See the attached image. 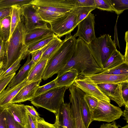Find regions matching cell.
<instances>
[{
  "mask_svg": "<svg viewBox=\"0 0 128 128\" xmlns=\"http://www.w3.org/2000/svg\"><path fill=\"white\" fill-rule=\"evenodd\" d=\"M73 68L77 70L78 76L98 74L102 70L92 56L88 44L79 38L76 39L71 58L66 66L58 72L57 76Z\"/></svg>",
  "mask_w": 128,
  "mask_h": 128,
  "instance_id": "cell-1",
  "label": "cell"
},
{
  "mask_svg": "<svg viewBox=\"0 0 128 128\" xmlns=\"http://www.w3.org/2000/svg\"><path fill=\"white\" fill-rule=\"evenodd\" d=\"M66 36L60 46L48 60L42 78L44 80L57 74L66 66L72 55L76 39L71 34Z\"/></svg>",
  "mask_w": 128,
  "mask_h": 128,
  "instance_id": "cell-2",
  "label": "cell"
},
{
  "mask_svg": "<svg viewBox=\"0 0 128 128\" xmlns=\"http://www.w3.org/2000/svg\"><path fill=\"white\" fill-rule=\"evenodd\" d=\"M26 33L24 24L21 20L9 40L6 42V62L0 74L8 69L20 57H22L24 59L29 54L25 42Z\"/></svg>",
  "mask_w": 128,
  "mask_h": 128,
  "instance_id": "cell-3",
  "label": "cell"
},
{
  "mask_svg": "<svg viewBox=\"0 0 128 128\" xmlns=\"http://www.w3.org/2000/svg\"><path fill=\"white\" fill-rule=\"evenodd\" d=\"M88 44L92 56L102 69L108 59L117 49L115 42L108 34L96 37Z\"/></svg>",
  "mask_w": 128,
  "mask_h": 128,
  "instance_id": "cell-4",
  "label": "cell"
},
{
  "mask_svg": "<svg viewBox=\"0 0 128 128\" xmlns=\"http://www.w3.org/2000/svg\"><path fill=\"white\" fill-rule=\"evenodd\" d=\"M68 86L58 87L38 96L30 101L36 107L46 109L56 115L61 104L64 102V97Z\"/></svg>",
  "mask_w": 128,
  "mask_h": 128,
  "instance_id": "cell-5",
  "label": "cell"
},
{
  "mask_svg": "<svg viewBox=\"0 0 128 128\" xmlns=\"http://www.w3.org/2000/svg\"><path fill=\"white\" fill-rule=\"evenodd\" d=\"M50 24L51 30L60 38L64 35L71 34L78 24L75 8L65 13Z\"/></svg>",
  "mask_w": 128,
  "mask_h": 128,
  "instance_id": "cell-6",
  "label": "cell"
},
{
  "mask_svg": "<svg viewBox=\"0 0 128 128\" xmlns=\"http://www.w3.org/2000/svg\"><path fill=\"white\" fill-rule=\"evenodd\" d=\"M91 112L92 122L97 121L108 122L119 119L123 112L119 107L99 100L96 107Z\"/></svg>",
  "mask_w": 128,
  "mask_h": 128,
  "instance_id": "cell-7",
  "label": "cell"
},
{
  "mask_svg": "<svg viewBox=\"0 0 128 128\" xmlns=\"http://www.w3.org/2000/svg\"><path fill=\"white\" fill-rule=\"evenodd\" d=\"M21 16L27 33L36 28L48 26L47 23L37 14L36 7L30 4L21 8Z\"/></svg>",
  "mask_w": 128,
  "mask_h": 128,
  "instance_id": "cell-8",
  "label": "cell"
},
{
  "mask_svg": "<svg viewBox=\"0 0 128 128\" xmlns=\"http://www.w3.org/2000/svg\"><path fill=\"white\" fill-rule=\"evenodd\" d=\"M86 94L98 100L110 103V100L100 90L97 84L86 76H78L73 84Z\"/></svg>",
  "mask_w": 128,
  "mask_h": 128,
  "instance_id": "cell-9",
  "label": "cell"
},
{
  "mask_svg": "<svg viewBox=\"0 0 128 128\" xmlns=\"http://www.w3.org/2000/svg\"><path fill=\"white\" fill-rule=\"evenodd\" d=\"M37 8L64 14L74 8L70 0H32Z\"/></svg>",
  "mask_w": 128,
  "mask_h": 128,
  "instance_id": "cell-10",
  "label": "cell"
},
{
  "mask_svg": "<svg viewBox=\"0 0 128 128\" xmlns=\"http://www.w3.org/2000/svg\"><path fill=\"white\" fill-rule=\"evenodd\" d=\"M94 24V15L90 13L78 24L77 30L74 36L75 38L78 37L88 44L96 37Z\"/></svg>",
  "mask_w": 128,
  "mask_h": 128,
  "instance_id": "cell-11",
  "label": "cell"
},
{
  "mask_svg": "<svg viewBox=\"0 0 128 128\" xmlns=\"http://www.w3.org/2000/svg\"><path fill=\"white\" fill-rule=\"evenodd\" d=\"M55 116V122L58 128H76L70 103H62Z\"/></svg>",
  "mask_w": 128,
  "mask_h": 128,
  "instance_id": "cell-12",
  "label": "cell"
},
{
  "mask_svg": "<svg viewBox=\"0 0 128 128\" xmlns=\"http://www.w3.org/2000/svg\"><path fill=\"white\" fill-rule=\"evenodd\" d=\"M84 95L83 93L79 91L70 93L69 98L71 110L74 119L76 128H86L82 119L80 109V101Z\"/></svg>",
  "mask_w": 128,
  "mask_h": 128,
  "instance_id": "cell-13",
  "label": "cell"
},
{
  "mask_svg": "<svg viewBox=\"0 0 128 128\" xmlns=\"http://www.w3.org/2000/svg\"><path fill=\"white\" fill-rule=\"evenodd\" d=\"M103 93L110 100L114 101L120 107L124 106L120 83L97 84Z\"/></svg>",
  "mask_w": 128,
  "mask_h": 128,
  "instance_id": "cell-14",
  "label": "cell"
},
{
  "mask_svg": "<svg viewBox=\"0 0 128 128\" xmlns=\"http://www.w3.org/2000/svg\"><path fill=\"white\" fill-rule=\"evenodd\" d=\"M42 80L30 83L24 87L10 101L12 103H19L30 100L35 96L36 92Z\"/></svg>",
  "mask_w": 128,
  "mask_h": 128,
  "instance_id": "cell-15",
  "label": "cell"
},
{
  "mask_svg": "<svg viewBox=\"0 0 128 128\" xmlns=\"http://www.w3.org/2000/svg\"><path fill=\"white\" fill-rule=\"evenodd\" d=\"M84 76L88 78L96 84L119 83L128 81V74L115 75L101 73Z\"/></svg>",
  "mask_w": 128,
  "mask_h": 128,
  "instance_id": "cell-16",
  "label": "cell"
},
{
  "mask_svg": "<svg viewBox=\"0 0 128 128\" xmlns=\"http://www.w3.org/2000/svg\"><path fill=\"white\" fill-rule=\"evenodd\" d=\"M54 34L48 26L36 28L27 32L25 42L28 46L31 44Z\"/></svg>",
  "mask_w": 128,
  "mask_h": 128,
  "instance_id": "cell-17",
  "label": "cell"
},
{
  "mask_svg": "<svg viewBox=\"0 0 128 128\" xmlns=\"http://www.w3.org/2000/svg\"><path fill=\"white\" fill-rule=\"evenodd\" d=\"M29 83L27 78L20 84L10 88L8 87L4 90L0 94V106L4 107L10 103L21 89Z\"/></svg>",
  "mask_w": 128,
  "mask_h": 128,
  "instance_id": "cell-18",
  "label": "cell"
},
{
  "mask_svg": "<svg viewBox=\"0 0 128 128\" xmlns=\"http://www.w3.org/2000/svg\"><path fill=\"white\" fill-rule=\"evenodd\" d=\"M30 54L28 55L26 62L18 73L12 79L8 87L10 88L18 84L27 78L31 70L36 63L30 59Z\"/></svg>",
  "mask_w": 128,
  "mask_h": 128,
  "instance_id": "cell-19",
  "label": "cell"
},
{
  "mask_svg": "<svg viewBox=\"0 0 128 128\" xmlns=\"http://www.w3.org/2000/svg\"><path fill=\"white\" fill-rule=\"evenodd\" d=\"M4 107L10 113L16 121L24 126L26 110L24 104L10 102Z\"/></svg>",
  "mask_w": 128,
  "mask_h": 128,
  "instance_id": "cell-20",
  "label": "cell"
},
{
  "mask_svg": "<svg viewBox=\"0 0 128 128\" xmlns=\"http://www.w3.org/2000/svg\"><path fill=\"white\" fill-rule=\"evenodd\" d=\"M78 76L76 70L73 68L57 76L55 80L58 87H70L73 84Z\"/></svg>",
  "mask_w": 128,
  "mask_h": 128,
  "instance_id": "cell-21",
  "label": "cell"
},
{
  "mask_svg": "<svg viewBox=\"0 0 128 128\" xmlns=\"http://www.w3.org/2000/svg\"><path fill=\"white\" fill-rule=\"evenodd\" d=\"M48 61L47 59L42 60L35 64L27 78V81L28 82L42 80Z\"/></svg>",
  "mask_w": 128,
  "mask_h": 128,
  "instance_id": "cell-22",
  "label": "cell"
},
{
  "mask_svg": "<svg viewBox=\"0 0 128 128\" xmlns=\"http://www.w3.org/2000/svg\"><path fill=\"white\" fill-rule=\"evenodd\" d=\"M124 62V55L116 49L106 62L104 66L102 72L113 68Z\"/></svg>",
  "mask_w": 128,
  "mask_h": 128,
  "instance_id": "cell-23",
  "label": "cell"
},
{
  "mask_svg": "<svg viewBox=\"0 0 128 128\" xmlns=\"http://www.w3.org/2000/svg\"><path fill=\"white\" fill-rule=\"evenodd\" d=\"M11 31V18L9 16L0 20V38L5 42L9 39Z\"/></svg>",
  "mask_w": 128,
  "mask_h": 128,
  "instance_id": "cell-24",
  "label": "cell"
},
{
  "mask_svg": "<svg viewBox=\"0 0 128 128\" xmlns=\"http://www.w3.org/2000/svg\"><path fill=\"white\" fill-rule=\"evenodd\" d=\"M62 42V40L56 36L49 42V46L43 53L39 60L43 59L48 60L59 48Z\"/></svg>",
  "mask_w": 128,
  "mask_h": 128,
  "instance_id": "cell-25",
  "label": "cell"
},
{
  "mask_svg": "<svg viewBox=\"0 0 128 128\" xmlns=\"http://www.w3.org/2000/svg\"><path fill=\"white\" fill-rule=\"evenodd\" d=\"M36 10L38 15L44 22L49 24L57 18L62 16L64 14L38 8L36 7Z\"/></svg>",
  "mask_w": 128,
  "mask_h": 128,
  "instance_id": "cell-26",
  "label": "cell"
},
{
  "mask_svg": "<svg viewBox=\"0 0 128 128\" xmlns=\"http://www.w3.org/2000/svg\"><path fill=\"white\" fill-rule=\"evenodd\" d=\"M80 109L81 116L83 123L86 128H88L92 122L91 112L83 98L80 101Z\"/></svg>",
  "mask_w": 128,
  "mask_h": 128,
  "instance_id": "cell-27",
  "label": "cell"
},
{
  "mask_svg": "<svg viewBox=\"0 0 128 128\" xmlns=\"http://www.w3.org/2000/svg\"><path fill=\"white\" fill-rule=\"evenodd\" d=\"M56 36L55 34L35 42L28 46L27 52L29 54L39 50L48 44Z\"/></svg>",
  "mask_w": 128,
  "mask_h": 128,
  "instance_id": "cell-28",
  "label": "cell"
},
{
  "mask_svg": "<svg viewBox=\"0 0 128 128\" xmlns=\"http://www.w3.org/2000/svg\"><path fill=\"white\" fill-rule=\"evenodd\" d=\"M11 18V31L10 38L13 32L21 20V8L16 6L12 7Z\"/></svg>",
  "mask_w": 128,
  "mask_h": 128,
  "instance_id": "cell-29",
  "label": "cell"
},
{
  "mask_svg": "<svg viewBox=\"0 0 128 128\" xmlns=\"http://www.w3.org/2000/svg\"><path fill=\"white\" fill-rule=\"evenodd\" d=\"M114 12L118 15L128 9V0H109Z\"/></svg>",
  "mask_w": 128,
  "mask_h": 128,
  "instance_id": "cell-30",
  "label": "cell"
},
{
  "mask_svg": "<svg viewBox=\"0 0 128 128\" xmlns=\"http://www.w3.org/2000/svg\"><path fill=\"white\" fill-rule=\"evenodd\" d=\"M32 0H0V8L16 6L20 8L30 4Z\"/></svg>",
  "mask_w": 128,
  "mask_h": 128,
  "instance_id": "cell-31",
  "label": "cell"
},
{
  "mask_svg": "<svg viewBox=\"0 0 128 128\" xmlns=\"http://www.w3.org/2000/svg\"><path fill=\"white\" fill-rule=\"evenodd\" d=\"M101 73L115 75H128V64L124 62L113 68L103 71Z\"/></svg>",
  "mask_w": 128,
  "mask_h": 128,
  "instance_id": "cell-32",
  "label": "cell"
},
{
  "mask_svg": "<svg viewBox=\"0 0 128 128\" xmlns=\"http://www.w3.org/2000/svg\"><path fill=\"white\" fill-rule=\"evenodd\" d=\"M75 8L77 15L78 24L96 8L94 6L80 7Z\"/></svg>",
  "mask_w": 128,
  "mask_h": 128,
  "instance_id": "cell-33",
  "label": "cell"
},
{
  "mask_svg": "<svg viewBox=\"0 0 128 128\" xmlns=\"http://www.w3.org/2000/svg\"><path fill=\"white\" fill-rule=\"evenodd\" d=\"M22 57L18 58L6 70L0 74V78H4L16 73L20 65L21 60H24Z\"/></svg>",
  "mask_w": 128,
  "mask_h": 128,
  "instance_id": "cell-34",
  "label": "cell"
},
{
  "mask_svg": "<svg viewBox=\"0 0 128 128\" xmlns=\"http://www.w3.org/2000/svg\"><path fill=\"white\" fill-rule=\"evenodd\" d=\"M5 116L6 128H25L24 126L14 120L10 113L6 109Z\"/></svg>",
  "mask_w": 128,
  "mask_h": 128,
  "instance_id": "cell-35",
  "label": "cell"
},
{
  "mask_svg": "<svg viewBox=\"0 0 128 128\" xmlns=\"http://www.w3.org/2000/svg\"><path fill=\"white\" fill-rule=\"evenodd\" d=\"M96 8L101 10L114 12L109 0H94Z\"/></svg>",
  "mask_w": 128,
  "mask_h": 128,
  "instance_id": "cell-36",
  "label": "cell"
},
{
  "mask_svg": "<svg viewBox=\"0 0 128 128\" xmlns=\"http://www.w3.org/2000/svg\"><path fill=\"white\" fill-rule=\"evenodd\" d=\"M58 87L55 79L50 82L41 86H40L35 94L36 96L43 94L49 90Z\"/></svg>",
  "mask_w": 128,
  "mask_h": 128,
  "instance_id": "cell-37",
  "label": "cell"
},
{
  "mask_svg": "<svg viewBox=\"0 0 128 128\" xmlns=\"http://www.w3.org/2000/svg\"><path fill=\"white\" fill-rule=\"evenodd\" d=\"M70 0L72 4L75 8L86 6L95 7V6L94 0Z\"/></svg>",
  "mask_w": 128,
  "mask_h": 128,
  "instance_id": "cell-38",
  "label": "cell"
},
{
  "mask_svg": "<svg viewBox=\"0 0 128 128\" xmlns=\"http://www.w3.org/2000/svg\"><path fill=\"white\" fill-rule=\"evenodd\" d=\"M83 98L91 111L94 110L96 107L98 102L97 99L86 94Z\"/></svg>",
  "mask_w": 128,
  "mask_h": 128,
  "instance_id": "cell-39",
  "label": "cell"
},
{
  "mask_svg": "<svg viewBox=\"0 0 128 128\" xmlns=\"http://www.w3.org/2000/svg\"><path fill=\"white\" fill-rule=\"evenodd\" d=\"M25 128H37V121L26 111L25 121Z\"/></svg>",
  "mask_w": 128,
  "mask_h": 128,
  "instance_id": "cell-40",
  "label": "cell"
},
{
  "mask_svg": "<svg viewBox=\"0 0 128 128\" xmlns=\"http://www.w3.org/2000/svg\"><path fill=\"white\" fill-rule=\"evenodd\" d=\"M120 84L124 106L125 107L128 106V81L122 82Z\"/></svg>",
  "mask_w": 128,
  "mask_h": 128,
  "instance_id": "cell-41",
  "label": "cell"
},
{
  "mask_svg": "<svg viewBox=\"0 0 128 128\" xmlns=\"http://www.w3.org/2000/svg\"><path fill=\"white\" fill-rule=\"evenodd\" d=\"M49 46V43L41 49L33 52L30 54L32 56V60L35 63H36L40 60L43 53L48 48Z\"/></svg>",
  "mask_w": 128,
  "mask_h": 128,
  "instance_id": "cell-42",
  "label": "cell"
},
{
  "mask_svg": "<svg viewBox=\"0 0 128 128\" xmlns=\"http://www.w3.org/2000/svg\"><path fill=\"white\" fill-rule=\"evenodd\" d=\"M16 73L6 77L0 78V94L5 90L6 86L16 75Z\"/></svg>",
  "mask_w": 128,
  "mask_h": 128,
  "instance_id": "cell-43",
  "label": "cell"
},
{
  "mask_svg": "<svg viewBox=\"0 0 128 128\" xmlns=\"http://www.w3.org/2000/svg\"><path fill=\"white\" fill-rule=\"evenodd\" d=\"M37 128H58L56 122L52 124L46 121L42 118L37 121Z\"/></svg>",
  "mask_w": 128,
  "mask_h": 128,
  "instance_id": "cell-44",
  "label": "cell"
},
{
  "mask_svg": "<svg viewBox=\"0 0 128 128\" xmlns=\"http://www.w3.org/2000/svg\"><path fill=\"white\" fill-rule=\"evenodd\" d=\"M25 108L28 112L37 121L41 118L36 110L32 106L25 105Z\"/></svg>",
  "mask_w": 128,
  "mask_h": 128,
  "instance_id": "cell-45",
  "label": "cell"
},
{
  "mask_svg": "<svg viewBox=\"0 0 128 128\" xmlns=\"http://www.w3.org/2000/svg\"><path fill=\"white\" fill-rule=\"evenodd\" d=\"M6 110L5 107L0 106V128H6L5 116Z\"/></svg>",
  "mask_w": 128,
  "mask_h": 128,
  "instance_id": "cell-46",
  "label": "cell"
},
{
  "mask_svg": "<svg viewBox=\"0 0 128 128\" xmlns=\"http://www.w3.org/2000/svg\"><path fill=\"white\" fill-rule=\"evenodd\" d=\"M6 42L0 38V61H4L6 55Z\"/></svg>",
  "mask_w": 128,
  "mask_h": 128,
  "instance_id": "cell-47",
  "label": "cell"
},
{
  "mask_svg": "<svg viewBox=\"0 0 128 128\" xmlns=\"http://www.w3.org/2000/svg\"><path fill=\"white\" fill-rule=\"evenodd\" d=\"M12 9V7L0 8V20L8 16H10Z\"/></svg>",
  "mask_w": 128,
  "mask_h": 128,
  "instance_id": "cell-48",
  "label": "cell"
},
{
  "mask_svg": "<svg viewBox=\"0 0 128 128\" xmlns=\"http://www.w3.org/2000/svg\"><path fill=\"white\" fill-rule=\"evenodd\" d=\"M120 126L117 124L114 121L111 123L103 124L101 125L100 128H118Z\"/></svg>",
  "mask_w": 128,
  "mask_h": 128,
  "instance_id": "cell-49",
  "label": "cell"
},
{
  "mask_svg": "<svg viewBox=\"0 0 128 128\" xmlns=\"http://www.w3.org/2000/svg\"><path fill=\"white\" fill-rule=\"evenodd\" d=\"M128 31L126 32L125 36V40L126 42V46L125 54L124 55V62L128 64Z\"/></svg>",
  "mask_w": 128,
  "mask_h": 128,
  "instance_id": "cell-50",
  "label": "cell"
},
{
  "mask_svg": "<svg viewBox=\"0 0 128 128\" xmlns=\"http://www.w3.org/2000/svg\"><path fill=\"white\" fill-rule=\"evenodd\" d=\"M125 109L122 112V116H124V120H125L127 123H128V106H125Z\"/></svg>",
  "mask_w": 128,
  "mask_h": 128,
  "instance_id": "cell-51",
  "label": "cell"
},
{
  "mask_svg": "<svg viewBox=\"0 0 128 128\" xmlns=\"http://www.w3.org/2000/svg\"><path fill=\"white\" fill-rule=\"evenodd\" d=\"M4 61H0V72L4 67Z\"/></svg>",
  "mask_w": 128,
  "mask_h": 128,
  "instance_id": "cell-52",
  "label": "cell"
},
{
  "mask_svg": "<svg viewBox=\"0 0 128 128\" xmlns=\"http://www.w3.org/2000/svg\"><path fill=\"white\" fill-rule=\"evenodd\" d=\"M121 128H128V124H127L126 125L122 127Z\"/></svg>",
  "mask_w": 128,
  "mask_h": 128,
  "instance_id": "cell-53",
  "label": "cell"
}]
</instances>
